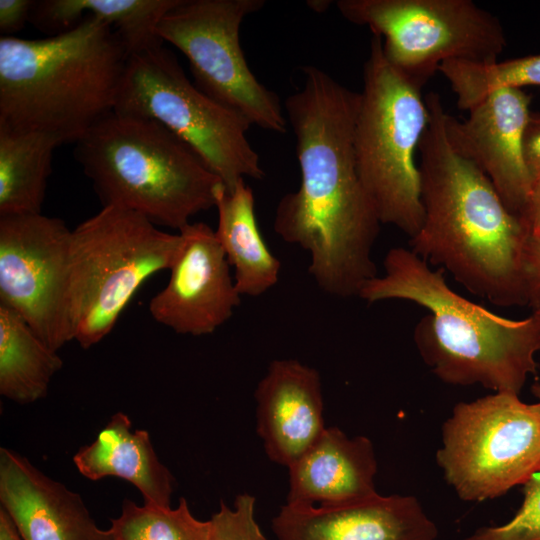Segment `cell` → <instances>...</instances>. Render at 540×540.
<instances>
[{
  "instance_id": "83f0119b",
  "label": "cell",
  "mask_w": 540,
  "mask_h": 540,
  "mask_svg": "<svg viewBox=\"0 0 540 540\" xmlns=\"http://www.w3.org/2000/svg\"><path fill=\"white\" fill-rule=\"evenodd\" d=\"M522 284L526 305L540 314V232H529L522 254Z\"/></svg>"
},
{
  "instance_id": "f1b7e54d",
  "label": "cell",
  "mask_w": 540,
  "mask_h": 540,
  "mask_svg": "<svg viewBox=\"0 0 540 540\" xmlns=\"http://www.w3.org/2000/svg\"><path fill=\"white\" fill-rule=\"evenodd\" d=\"M34 1L0 0V32L2 36H11L23 29L30 19Z\"/></svg>"
},
{
  "instance_id": "1f68e13d",
  "label": "cell",
  "mask_w": 540,
  "mask_h": 540,
  "mask_svg": "<svg viewBox=\"0 0 540 540\" xmlns=\"http://www.w3.org/2000/svg\"><path fill=\"white\" fill-rule=\"evenodd\" d=\"M0 540H23L9 514L0 507Z\"/></svg>"
},
{
  "instance_id": "44dd1931",
  "label": "cell",
  "mask_w": 540,
  "mask_h": 540,
  "mask_svg": "<svg viewBox=\"0 0 540 540\" xmlns=\"http://www.w3.org/2000/svg\"><path fill=\"white\" fill-rule=\"evenodd\" d=\"M179 0H40L29 21L49 36L77 25L85 15L105 20L121 38L128 55L164 44L158 25Z\"/></svg>"
},
{
  "instance_id": "603a6c76",
  "label": "cell",
  "mask_w": 540,
  "mask_h": 540,
  "mask_svg": "<svg viewBox=\"0 0 540 540\" xmlns=\"http://www.w3.org/2000/svg\"><path fill=\"white\" fill-rule=\"evenodd\" d=\"M62 359L15 311L0 304V394L16 403L44 398Z\"/></svg>"
},
{
  "instance_id": "484cf974",
  "label": "cell",
  "mask_w": 540,
  "mask_h": 540,
  "mask_svg": "<svg viewBox=\"0 0 540 540\" xmlns=\"http://www.w3.org/2000/svg\"><path fill=\"white\" fill-rule=\"evenodd\" d=\"M463 540H540V468L523 484V501L502 525L480 527Z\"/></svg>"
},
{
  "instance_id": "8fae6325",
  "label": "cell",
  "mask_w": 540,
  "mask_h": 540,
  "mask_svg": "<svg viewBox=\"0 0 540 540\" xmlns=\"http://www.w3.org/2000/svg\"><path fill=\"white\" fill-rule=\"evenodd\" d=\"M264 0H179L158 34L187 58L195 85L251 125L284 134L288 121L278 95L255 77L240 45L244 19Z\"/></svg>"
},
{
  "instance_id": "d4e9b609",
  "label": "cell",
  "mask_w": 540,
  "mask_h": 540,
  "mask_svg": "<svg viewBox=\"0 0 540 540\" xmlns=\"http://www.w3.org/2000/svg\"><path fill=\"white\" fill-rule=\"evenodd\" d=\"M109 531L113 540H211L210 520L195 518L185 498L176 508L140 506L126 499Z\"/></svg>"
},
{
  "instance_id": "ffe728a7",
  "label": "cell",
  "mask_w": 540,
  "mask_h": 540,
  "mask_svg": "<svg viewBox=\"0 0 540 540\" xmlns=\"http://www.w3.org/2000/svg\"><path fill=\"white\" fill-rule=\"evenodd\" d=\"M218 221L215 235L239 294L257 297L274 287L281 263L267 246L258 227L251 187L240 180L232 189L221 184L216 193Z\"/></svg>"
},
{
  "instance_id": "9a60e30c",
  "label": "cell",
  "mask_w": 540,
  "mask_h": 540,
  "mask_svg": "<svg viewBox=\"0 0 540 540\" xmlns=\"http://www.w3.org/2000/svg\"><path fill=\"white\" fill-rule=\"evenodd\" d=\"M277 540H436L438 528L412 495H376L341 506L286 502L272 519Z\"/></svg>"
},
{
  "instance_id": "e0dca14e",
  "label": "cell",
  "mask_w": 540,
  "mask_h": 540,
  "mask_svg": "<svg viewBox=\"0 0 540 540\" xmlns=\"http://www.w3.org/2000/svg\"><path fill=\"white\" fill-rule=\"evenodd\" d=\"M254 396L256 430L265 452L289 467L326 428L320 374L296 359H275Z\"/></svg>"
},
{
  "instance_id": "d6a6232c",
  "label": "cell",
  "mask_w": 540,
  "mask_h": 540,
  "mask_svg": "<svg viewBox=\"0 0 540 540\" xmlns=\"http://www.w3.org/2000/svg\"><path fill=\"white\" fill-rule=\"evenodd\" d=\"M331 1H309L308 6L312 8L314 11L320 12L326 10L329 6Z\"/></svg>"
},
{
  "instance_id": "4dcf8cb0",
  "label": "cell",
  "mask_w": 540,
  "mask_h": 540,
  "mask_svg": "<svg viewBox=\"0 0 540 540\" xmlns=\"http://www.w3.org/2000/svg\"><path fill=\"white\" fill-rule=\"evenodd\" d=\"M529 232H540V180L536 181L522 215Z\"/></svg>"
},
{
  "instance_id": "7a4b0ae2",
  "label": "cell",
  "mask_w": 540,
  "mask_h": 540,
  "mask_svg": "<svg viewBox=\"0 0 540 540\" xmlns=\"http://www.w3.org/2000/svg\"><path fill=\"white\" fill-rule=\"evenodd\" d=\"M425 102L429 122L418 148L424 217L410 249L494 305H526L521 265L529 230L448 142L440 95L429 92Z\"/></svg>"
},
{
  "instance_id": "836d02e7",
  "label": "cell",
  "mask_w": 540,
  "mask_h": 540,
  "mask_svg": "<svg viewBox=\"0 0 540 540\" xmlns=\"http://www.w3.org/2000/svg\"><path fill=\"white\" fill-rule=\"evenodd\" d=\"M531 393L537 399V402L535 404L537 405V408L540 412V381L535 382L531 386Z\"/></svg>"
},
{
  "instance_id": "52a82bcc",
  "label": "cell",
  "mask_w": 540,
  "mask_h": 540,
  "mask_svg": "<svg viewBox=\"0 0 540 540\" xmlns=\"http://www.w3.org/2000/svg\"><path fill=\"white\" fill-rule=\"evenodd\" d=\"M184 244L144 216L102 206L71 230L68 309L73 340L88 349L115 327L137 290L169 270Z\"/></svg>"
},
{
  "instance_id": "ac0fdd59",
  "label": "cell",
  "mask_w": 540,
  "mask_h": 540,
  "mask_svg": "<svg viewBox=\"0 0 540 540\" xmlns=\"http://www.w3.org/2000/svg\"><path fill=\"white\" fill-rule=\"evenodd\" d=\"M288 469L286 502L341 506L379 494L373 443L365 436L349 437L337 427L325 428Z\"/></svg>"
},
{
  "instance_id": "f546056e",
  "label": "cell",
  "mask_w": 540,
  "mask_h": 540,
  "mask_svg": "<svg viewBox=\"0 0 540 540\" xmlns=\"http://www.w3.org/2000/svg\"><path fill=\"white\" fill-rule=\"evenodd\" d=\"M523 152L534 184L540 180V112L530 114L523 136Z\"/></svg>"
},
{
  "instance_id": "5bb4252c",
  "label": "cell",
  "mask_w": 540,
  "mask_h": 540,
  "mask_svg": "<svg viewBox=\"0 0 540 540\" xmlns=\"http://www.w3.org/2000/svg\"><path fill=\"white\" fill-rule=\"evenodd\" d=\"M531 96L523 89L490 94L463 121L446 112L444 129L452 148L491 181L505 206L522 218L533 181L523 152Z\"/></svg>"
},
{
  "instance_id": "8992f818",
  "label": "cell",
  "mask_w": 540,
  "mask_h": 540,
  "mask_svg": "<svg viewBox=\"0 0 540 540\" xmlns=\"http://www.w3.org/2000/svg\"><path fill=\"white\" fill-rule=\"evenodd\" d=\"M428 122L422 89L386 59L382 39L372 35L355 121L356 166L381 224L409 238L424 217L416 154Z\"/></svg>"
},
{
  "instance_id": "277c9868",
  "label": "cell",
  "mask_w": 540,
  "mask_h": 540,
  "mask_svg": "<svg viewBox=\"0 0 540 540\" xmlns=\"http://www.w3.org/2000/svg\"><path fill=\"white\" fill-rule=\"evenodd\" d=\"M128 52L112 25L85 15L43 39L0 38V122L76 143L114 111Z\"/></svg>"
},
{
  "instance_id": "4fadbf2b",
  "label": "cell",
  "mask_w": 540,
  "mask_h": 540,
  "mask_svg": "<svg viewBox=\"0 0 540 540\" xmlns=\"http://www.w3.org/2000/svg\"><path fill=\"white\" fill-rule=\"evenodd\" d=\"M179 232L183 247L169 269L168 283L148 310L156 322L178 334L208 335L232 317L241 295L215 230L195 222Z\"/></svg>"
},
{
  "instance_id": "3957f363",
  "label": "cell",
  "mask_w": 540,
  "mask_h": 540,
  "mask_svg": "<svg viewBox=\"0 0 540 540\" xmlns=\"http://www.w3.org/2000/svg\"><path fill=\"white\" fill-rule=\"evenodd\" d=\"M384 274L368 281L359 296L368 303L404 300L428 310L413 337L424 363L442 382L481 385L493 392L520 394L538 370L540 314L513 320L455 292L443 270L410 248H391Z\"/></svg>"
},
{
  "instance_id": "7c38bea8",
  "label": "cell",
  "mask_w": 540,
  "mask_h": 540,
  "mask_svg": "<svg viewBox=\"0 0 540 540\" xmlns=\"http://www.w3.org/2000/svg\"><path fill=\"white\" fill-rule=\"evenodd\" d=\"M71 229L56 217L0 215V304L53 350L73 340L69 320Z\"/></svg>"
},
{
  "instance_id": "5b68a950",
  "label": "cell",
  "mask_w": 540,
  "mask_h": 540,
  "mask_svg": "<svg viewBox=\"0 0 540 540\" xmlns=\"http://www.w3.org/2000/svg\"><path fill=\"white\" fill-rule=\"evenodd\" d=\"M75 145L74 157L102 206L130 210L178 231L215 207L222 181L157 121L112 111Z\"/></svg>"
},
{
  "instance_id": "9c48e42d",
  "label": "cell",
  "mask_w": 540,
  "mask_h": 540,
  "mask_svg": "<svg viewBox=\"0 0 540 540\" xmlns=\"http://www.w3.org/2000/svg\"><path fill=\"white\" fill-rule=\"evenodd\" d=\"M349 22L382 39L386 59L423 89L442 63H490L507 45L499 19L472 0H338Z\"/></svg>"
},
{
  "instance_id": "ba28073f",
  "label": "cell",
  "mask_w": 540,
  "mask_h": 540,
  "mask_svg": "<svg viewBox=\"0 0 540 540\" xmlns=\"http://www.w3.org/2000/svg\"><path fill=\"white\" fill-rule=\"evenodd\" d=\"M114 111L159 122L204 160L227 189L262 180L251 124L202 92L164 44L130 55Z\"/></svg>"
},
{
  "instance_id": "4316f807",
  "label": "cell",
  "mask_w": 540,
  "mask_h": 540,
  "mask_svg": "<svg viewBox=\"0 0 540 540\" xmlns=\"http://www.w3.org/2000/svg\"><path fill=\"white\" fill-rule=\"evenodd\" d=\"M256 500L243 493L235 498L233 507L224 502L211 519V540H267L255 517Z\"/></svg>"
},
{
  "instance_id": "2e32d148",
  "label": "cell",
  "mask_w": 540,
  "mask_h": 540,
  "mask_svg": "<svg viewBox=\"0 0 540 540\" xmlns=\"http://www.w3.org/2000/svg\"><path fill=\"white\" fill-rule=\"evenodd\" d=\"M0 502L23 540H113L83 499L27 458L0 448Z\"/></svg>"
},
{
  "instance_id": "30bf717a",
  "label": "cell",
  "mask_w": 540,
  "mask_h": 540,
  "mask_svg": "<svg viewBox=\"0 0 540 540\" xmlns=\"http://www.w3.org/2000/svg\"><path fill=\"white\" fill-rule=\"evenodd\" d=\"M436 460L464 501L494 499L523 485L540 468L537 405L511 392L456 404L442 426Z\"/></svg>"
},
{
  "instance_id": "7402d4cb",
  "label": "cell",
  "mask_w": 540,
  "mask_h": 540,
  "mask_svg": "<svg viewBox=\"0 0 540 540\" xmlns=\"http://www.w3.org/2000/svg\"><path fill=\"white\" fill-rule=\"evenodd\" d=\"M61 144L53 134L0 122V215L42 213L53 153Z\"/></svg>"
},
{
  "instance_id": "6da1fadb",
  "label": "cell",
  "mask_w": 540,
  "mask_h": 540,
  "mask_svg": "<svg viewBox=\"0 0 540 540\" xmlns=\"http://www.w3.org/2000/svg\"><path fill=\"white\" fill-rule=\"evenodd\" d=\"M302 71L303 86L285 101L300 185L278 202L273 228L309 253L308 271L323 292L358 296L378 276L372 252L381 225L356 166L360 92L316 66Z\"/></svg>"
},
{
  "instance_id": "cb8c5ba5",
  "label": "cell",
  "mask_w": 540,
  "mask_h": 540,
  "mask_svg": "<svg viewBox=\"0 0 540 540\" xmlns=\"http://www.w3.org/2000/svg\"><path fill=\"white\" fill-rule=\"evenodd\" d=\"M438 71L448 80L458 108L469 111L492 93L540 87V54L490 63L449 60Z\"/></svg>"
},
{
  "instance_id": "d6986e66",
  "label": "cell",
  "mask_w": 540,
  "mask_h": 540,
  "mask_svg": "<svg viewBox=\"0 0 540 540\" xmlns=\"http://www.w3.org/2000/svg\"><path fill=\"white\" fill-rule=\"evenodd\" d=\"M73 462L92 481L118 477L140 491L144 504L171 507L173 476L156 455L149 433L132 429L125 413L114 414L95 440L77 451Z\"/></svg>"
}]
</instances>
